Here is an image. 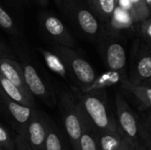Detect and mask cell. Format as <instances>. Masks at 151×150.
Masks as SVG:
<instances>
[{
	"instance_id": "1",
	"label": "cell",
	"mask_w": 151,
	"mask_h": 150,
	"mask_svg": "<svg viewBox=\"0 0 151 150\" xmlns=\"http://www.w3.org/2000/svg\"><path fill=\"white\" fill-rule=\"evenodd\" d=\"M71 90L99 134H123L109 107L105 89L83 93L73 86Z\"/></svg>"
},
{
	"instance_id": "2",
	"label": "cell",
	"mask_w": 151,
	"mask_h": 150,
	"mask_svg": "<svg viewBox=\"0 0 151 150\" xmlns=\"http://www.w3.org/2000/svg\"><path fill=\"white\" fill-rule=\"evenodd\" d=\"M65 18L88 38L99 40L102 30L97 19L83 0H62L59 6Z\"/></svg>"
},
{
	"instance_id": "3",
	"label": "cell",
	"mask_w": 151,
	"mask_h": 150,
	"mask_svg": "<svg viewBox=\"0 0 151 150\" xmlns=\"http://www.w3.org/2000/svg\"><path fill=\"white\" fill-rule=\"evenodd\" d=\"M60 110L67 136L73 150H77L80 136L88 117L72 90L62 93L60 97Z\"/></svg>"
},
{
	"instance_id": "4",
	"label": "cell",
	"mask_w": 151,
	"mask_h": 150,
	"mask_svg": "<svg viewBox=\"0 0 151 150\" xmlns=\"http://www.w3.org/2000/svg\"><path fill=\"white\" fill-rule=\"evenodd\" d=\"M51 48L64 62L68 73L77 83V88L87 87L96 80V73L94 68L73 49L56 43H52Z\"/></svg>"
},
{
	"instance_id": "5",
	"label": "cell",
	"mask_w": 151,
	"mask_h": 150,
	"mask_svg": "<svg viewBox=\"0 0 151 150\" xmlns=\"http://www.w3.org/2000/svg\"><path fill=\"white\" fill-rule=\"evenodd\" d=\"M115 103L117 122L123 135L133 145L138 146L139 141L143 136L142 126L138 116L119 92L116 93Z\"/></svg>"
},
{
	"instance_id": "6",
	"label": "cell",
	"mask_w": 151,
	"mask_h": 150,
	"mask_svg": "<svg viewBox=\"0 0 151 150\" xmlns=\"http://www.w3.org/2000/svg\"><path fill=\"white\" fill-rule=\"evenodd\" d=\"M99 41L101 42L100 49L105 65L110 71L123 74L127 62V55L124 46L117 40L115 33L111 31L110 33H102Z\"/></svg>"
},
{
	"instance_id": "7",
	"label": "cell",
	"mask_w": 151,
	"mask_h": 150,
	"mask_svg": "<svg viewBox=\"0 0 151 150\" xmlns=\"http://www.w3.org/2000/svg\"><path fill=\"white\" fill-rule=\"evenodd\" d=\"M20 65L23 70L25 83L32 95L37 96L49 105H54L56 103V95L52 88L40 77L31 64L23 62Z\"/></svg>"
},
{
	"instance_id": "8",
	"label": "cell",
	"mask_w": 151,
	"mask_h": 150,
	"mask_svg": "<svg viewBox=\"0 0 151 150\" xmlns=\"http://www.w3.org/2000/svg\"><path fill=\"white\" fill-rule=\"evenodd\" d=\"M40 24L43 31L54 43L73 49L75 41L63 22L51 13H42L40 17Z\"/></svg>"
},
{
	"instance_id": "9",
	"label": "cell",
	"mask_w": 151,
	"mask_h": 150,
	"mask_svg": "<svg viewBox=\"0 0 151 150\" xmlns=\"http://www.w3.org/2000/svg\"><path fill=\"white\" fill-rule=\"evenodd\" d=\"M151 77L150 45L134 44L130 79L132 83L138 84L150 80Z\"/></svg>"
},
{
	"instance_id": "10",
	"label": "cell",
	"mask_w": 151,
	"mask_h": 150,
	"mask_svg": "<svg viewBox=\"0 0 151 150\" xmlns=\"http://www.w3.org/2000/svg\"><path fill=\"white\" fill-rule=\"evenodd\" d=\"M46 132V116L35 108L27 125L25 136L32 150H45Z\"/></svg>"
},
{
	"instance_id": "11",
	"label": "cell",
	"mask_w": 151,
	"mask_h": 150,
	"mask_svg": "<svg viewBox=\"0 0 151 150\" xmlns=\"http://www.w3.org/2000/svg\"><path fill=\"white\" fill-rule=\"evenodd\" d=\"M120 87L125 95L129 96L141 111L149 110L151 106V90L150 80L138 84L132 83L125 75L121 79Z\"/></svg>"
},
{
	"instance_id": "12",
	"label": "cell",
	"mask_w": 151,
	"mask_h": 150,
	"mask_svg": "<svg viewBox=\"0 0 151 150\" xmlns=\"http://www.w3.org/2000/svg\"><path fill=\"white\" fill-rule=\"evenodd\" d=\"M0 106L4 111L19 126L20 134L26 136V128L35 107L20 104L7 97L0 89Z\"/></svg>"
},
{
	"instance_id": "13",
	"label": "cell",
	"mask_w": 151,
	"mask_h": 150,
	"mask_svg": "<svg viewBox=\"0 0 151 150\" xmlns=\"http://www.w3.org/2000/svg\"><path fill=\"white\" fill-rule=\"evenodd\" d=\"M0 73L16 87L21 89L25 94L33 96L25 83L23 70L20 64L12 58L0 57Z\"/></svg>"
},
{
	"instance_id": "14",
	"label": "cell",
	"mask_w": 151,
	"mask_h": 150,
	"mask_svg": "<svg viewBox=\"0 0 151 150\" xmlns=\"http://www.w3.org/2000/svg\"><path fill=\"white\" fill-rule=\"evenodd\" d=\"M108 23H110L109 26L111 31L117 34L119 31L129 29L134 26V24L138 22L132 13L116 4Z\"/></svg>"
},
{
	"instance_id": "15",
	"label": "cell",
	"mask_w": 151,
	"mask_h": 150,
	"mask_svg": "<svg viewBox=\"0 0 151 150\" xmlns=\"http://www.w3.org/2000/svg\"><path fill=\"white\" fill-rule=\"evenodd\" d=\"M0 89L10 99L29 107H35L34 97L25 94L21 89L0 73Z\"/></svg>"
},
{
	"instance_id": "16",
	"label": "cell",
	"mask_w": 151,
	"mask_h": 150,
	"mask_svg": "<svg viewBox=\"0 0 151 150\" xmlns=\"http://www.w3.org/2000/svg\"><path fill=\"white\" fill-rule=\"evenodd\" d=\"M77 150H100L99 133L89 118L83 126Z\"/></svg>"
},
{
	"instance_id": "17",
	"label": "cell",
	"mask_w": 151,
	"mask_h": 150,
	"mask_svg": "<svg viewBox=\"0 0 151 150\" xmlns=\"http://www.w3.org/2000/svg\"><path fill=\"white\" fill-rule=\"evenodd\" d=\"M126 75V74H125ZM118 72L114 71H109L100 76H96V80L89 84L87 87L84 88H76L83 93L87 92H94V91H99V90H104L108 87H111L113 85H116L119 81L121 80L122 77L125 76Z\"/></svg>"
},
{
	"instance_id": "18",
	"label": "cell",
	"mask_w": 151,
	"mask_h": 150,
	"mask_svg": "<svg viewBox=\"0 0 151 150\" xmlns=\"http://www.w3.org/2000/svg\"><path fill=\"white\" fill-rule=\"evenodd\" d=\"M87 4L96 18L108 23L117 4L115 0H87Z\"/></svg>"
},
{
	"instance_id": "19",
	"label": "cell",
	"mask_w": 151,
	"mask_h": 150,
	"mask_svg": "<svg viewBox=\"0 0 151 150\" xmlns=\"http://www.w3.org/2000/svg\"><path fill=\"white\" fill-rule=\"evenodd\" d=\"M37 50L42 54L46 63V65L50 68V70H51L53 72H55L58 76L62 77L64 80H66L68 77V71L64 62L59 57V56L53 51H50L42 48H38Z\"/></svg>"
},
{
	"instance_id": "20",
	"label": "cell",
	"mask_w": 151,
	"mask_h": 150,
	"mask_svg": "<svg viewBox=\"0 0 151 150\" xmlns=\"http://www.w3.org/2000/svg\"><path fill=\"white\" fill-rule=\"evenodd\" d=\"M130 144L133 145L123 134H99L100 150H120Z\"/></svg>"
},
{
	"instance_id": "21",
	"label": "cell",
	"mask_w": 151,
	"mask_h": 150,
	"mask_svg": "<svg viewBox=\"0 0 151 150\" xmlns=\"http://www.w3.org/2000/svg\"><path fill=\"white\" fill-rule=\"evenodd\" d=\"M47 132L45 138V150H65L64 139L55 125L46 118Z\"/></svg>"
},
{
	"instance_id": "22",
	"label": "cell",
	"mask_w": 151,
	"mask_h": 150,
	"mask_svg": "<svg viewBox=\"0 0 151 150\" xmlns=\"http://www.w3.org/2000/svg\"><path fill=\"white\" fill-rule=\"evenodd\" d=\"M0 27L4 30L8 32L9 34L18 35L19 31L15 25L14 20L12 19V16L4 10V8L0 4Z\"/></svg>"
},
{
	"instance_id": "23",
	"label": "cell",
	"mask_w": 151,
	"mask_h": 150,
	"mask_svg": "<svg viewBox=\"0 0 151 150\" xmlns=\"http://www.w3.org/2000/svg\"><path fill=\"white\" fill-rule=\"evenodd\" d=\"M129 1L133 6L134 11L135 17H136L138 22H140L147 18H150V9L147 6L144 0H129Z\"/></svg>"
},
{
	"instance_id": "24",
	"label": "cell",
	"mask_w": 151,
	"mask_h": 150,
	"mask_svg": "<svg viewBox=\"0 0 151 150\" xmlns=\"http://www.w3.org/2000/svg\"><path fill=\"white\" fill-rule=\"evenodd\" d=\"M0 147L5 150H13L15 149L14 139H12L7 130L0 125Z\"/></svg>"
},
{
	"instance_id": "25",
	"label": "cell",
	"mask_w": 151,
	"mask_h": 150,
	"mask_svg": "<svg viewBox=\"0 0 151 150\" xmlns=\"http://www.w3.org/2000/svg\"><path fill=\"white\" fill-rule=\"evenodd\" d=\"M140 33L146 42V44L150 45L151 42V21L150 18H147L142 21H140Z\"/></svg>"
},
{
	"instance_id": "26",
	"label": "cell",
	"mask_w": 151,
	"mask_h": 150,
	"mask_svg": "<svg viewBox=\"0 0 151 150\" xmlns=\"http://www.w3.org/2000/svg\"><path fill=\"white\" fill-rule=\"evenodd\" d=\"M14 142H15V148L17 149V150H32L27 139L20 133H19L15 137Z\"/></svg>"
},
{
	"instance_id": "27",
	"label": "cell",
	"mask_w": 151,
	"mask_h": 150,
	"mask_svg": "<svg viewBox=\"0 0 151 150\" xmlns=\"http://www.w3.org/2000/svg\"><path fill=\"white\" fill-rule=\"evenodd\" d=\"M117 5H119V7H121V8L128 11L130 13H132L135 17V14H134L133 6H132V4H131V3H130L129 0H118L117 1ZM135 19H136V17H135ZM136 20H137V19H136ZM137 22H138V20H137Z\"/></svg>"
},
{
	"instance_id": "28",
	"label": "cell",
	"mask_w": 151,
	"mask_h": 150,
	"mask_svg": "<svg viewBox=\"0 0 151 150\" xmlns=\"http://www.w3.org/2000/svg\"><path fill=\"white\" fill-rule=\"evenodd\" d=\"M13 57L12 51L8 49V47L4 44L2 42H0V57L3 58H12Z\"/></svg>"
},
{
	"instance_id": "29",
	"label": "cell",
	"mask_w": 151,
	"mask_h": 150,
	"mask_svg": "<svg viewBox=\"0 0 151 150\" xmlns=\"http://www.w3.org/2000/svg\"><path fill=\"white\" fill-rule=\"evenodd\" d=\"M136 147H138V146H134V145H127V146H126L125 148H123L122 149L120 150H134Z\"/></svg>"
},
{
	"instance_id": "30",
	"label": "cell",
	"mask_w": 151,
	"mask_h": 150,
	"mask_svg": "<svg viewBox=\"0 0 151 150\" xmlns=\"http://www.w3.org/2000/svg\"><path fill=\"white\" fill-rule=\"evenodd\" d=\"M36 1L42 6H45L48 4V0H36Z\"/></svg>"
},
{
	"instance_id": "31",
	"label": "cell",
	"mask_w": 151,
	"mask_h": 150,
	"mask_svg": "<svg viewBox=\"0 0 151 150\" xmlns=\"http://www.w3.org/2000/svg\"><path fill=\"white\" fill-rule=\"evenodd\" d=\"M53 1H54V3L56 4V5L59 8V6H60V4H61L62 0H53Z\"/></svg>"
},
{
	"instance_id": "32",
	"label": "cell",
	"mask_w": 151,
	"mask_h": 150,
	"mask_svg": "<svg viewBox=\"0 0 151 150\" xmlns=\"http://www.w3.org/2000/svg\"><path fill=\"white\" fill-rule=\"evenodd\" d=\"M144 2H145V4H147V6L150 9V6H151V0H144Z\"/></svg>"
},
{
	"instance_id": "33",
	"label": "cell",
	"mask_w": 151,
	"mask_h": 150,
	"mask_svg": "<svg viewBox=\"0 0 151 150\" xmlns=\"http://www.w3.org/2000/svg\"><path fill=\"white\" fill-rule=\"evenodd\" d=\"M134 150H145V149H138V148L136 147V148H135Z\"/></svg>"
},
{
	"instance_id": "34",
	"label": "cell",
	"mask_w": 151,
	"mask_h": 150,
	"mask_svg": "<svg viewBox=\"0 0 151 150\" xmlns=\"http://www.w3.org/2000/svg\"><path fill=\"white\" fill-rule=\"evenodd\" d=\"M0 150H3V149H2V148H1V147H0Z\"/></svg>"
},
{
	"instance_id": "35",
	"label": "cell",
	"mask_w": 151,
	"mask_h": 150,
	"mask_svg": "<svg viewBox=\"0 0 151 150\" xmlns=\"http://www.w3.org/2000/svg\"><path fill=\"white\" fill-rule=\"evenodd\" d=\"M115 1H116V4H117V1H118V0H115Z\"/></svg>"
}]
</instances>
